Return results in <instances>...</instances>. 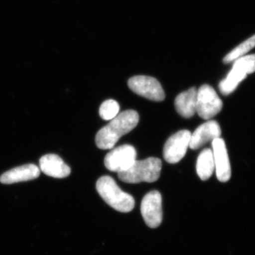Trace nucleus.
<instances>
[{
    "mask_svg": "<svg viewBox=\"0 0 255 255\" xmlns=\"http://www.w3.org/2000/svg\"><path fill=\"white\" fill-rule=\"evenodd\" d=\"M139 115L135 111L127 110L119 114L102 128L96 135V144L102 150L113 148L119 139L137 127Z\"/></svg>",
    "mask_w": 255,
    "mask_h": 255,
    "instance_id": "f257e3e1",
    "label": "nucleus"
},
{
    "mask_svg": "<svg viewBox=\"0 0 255 255\" xmlns=\"http://www.w3.org/2000/svg\"><path fill=\"white\" fill-rule=\"evenodd\" d=\"M101 197L111 207L119 212H130L135 206V200L130 194L124 192L110 176L100 177L96 184Z\"/></svg>",
    "mask_w": 255,
    "mask_h": 255,
    "instance_id": "f03ea898",
    "label": "nucleus"
},
{
    "mask_svg": "<svg viewBox=\"0 0 255 255\" xmlns=\"http://www.w3.org/2000/svg\"><path fill=\"white\" fill-rule=\"evenodd\" d=\"M162 161L157 157H149L143 160H135L130 168L119 172V179L128 184L155 182L159 178Z\"/></svg>",
    "mask_w": 255,
    "mask_h": 255,
    "instance_id": "7ed1b4c3",
    "label": "nucleus"
},
{
    "mask_svg": "<svg viewBox=\"0 0 255 255\" xmlns=\"http://www.w3.org/2000/svg\"><path fill=\"white\" fill-rule=\"evenodd\" d=\"M223 102L214 89L209 85H202L197 91L196 112L201 118L209 120L222 110Z\"/></svg>",
    "mask_w": 255,
    "mask_h": 255,
    "instance_id": "20e7f679",
    "label": "nucleus"
},
{
    "mask_svg": "<svg viewBox=\"0 0 255 255\" xmlns=\"http://www.w3.org/2000/svg\"><path fill=\"white\" fill-rule=\"evenodd\" d=\"M129 88L134 93L146 99L155 102H162L165 95L158 80L152 77L138 75L129 79L128 82Z\"/></svg>",
    "mask_w": 255,
    "mask_h": 255,
    "instance_id": "39448f33",
    "label": "nucleus"
},
{
    "mask_svg": "<svg viewBox=\"0 0 255 255\" xmlns=\"http://www.w3.org/2000/svg\"><path fill=\"white\" fill-rule=\"evenodd\" d=\"M136 150L130 145L119 146L106 155L105 167L112 172H124L136 160Z\"/></svg>",
    "mask_w": 255,
    "mask_h": 255,
    "instance_id": "423d86ee",
    "label": "nucleus"
},
{
    "mask_svg": "<svg viewBox=\"0 0 255 255\" xmlns=\"http://www.w3.org/2000/svg\"><path fill=\"white\" fill-rule=\"evenodd\" d=\"M191 135L189 130H179L167 140L164 146L163 156L168 163H177L185 156Z\"/></svg>",
    "mask_w": 255,
    "mask_h": 255,
    "instance_id": "0eeeda50",
    "label": "nucleus"
},
{
    "mask_svg": "<svg viewBox=\"0 0 255 255\" xmlns=\"http://www.w3.org/2000/svg\"><path fill=\"white\" fill-rule=\"evenodd\" d=\"M140 209L148 227L156 228L160 226L162 221V196L159 191L147 193L142 199Z\"/></svg>",
    "mask_w": 255,
    "mask_h": 255,
    "instance_id": "6e6552de",
    "label": "nucleus"
},
{
    "mask_svg": "<svg viewBox=\"0 0 255 255\" xmlns=\"http://www.w3.org/2000/svg\"><path fill=\"white\" fill-rule=\"evenodd\" d=\"M212 147L218 179L221 182H228L231 177V167L224 140L221 137L215 139L212 141Z\"/></svg>",
    "mask_w": 255,
    "mask_h": 255,
    "instance_id": "1a4fd4ad",
    "label": "nucleus"
},
{
    "mask_svg": "<svg viewBox=\"0 0 255 255\" xmlns=\"http://www.w3.org/2000/svg\"><path fill=\"white\" fill-rule=\"evenodd\" d=\"M221 129L216 121L211 120L201 124L191 135L189 147L198 150L208 142L221 137Z\"/></svg>",
    "mask_w": 255,
    "mask_h": 255,
    "instance_id": "9d476101",
    "label": "nucleus"
},
{
    "mask_svg": "<svg viewBox=\"0 0 255 255\" xmlns=\"http://www.w3.org/2000/svg\"><path fill=\"white\" fill-rule=\"evenodd\" d=\"M40 169L46 175L55 178H65L70 175L71 169L59 156L49 154L43 156L39 161Z\"/></svg>",
    "mask_w": 255,
    "mask_h": 255,
    "instance_id": "9b49d317",
    "label": "nucleus"
},
{
    "mask_svg": "<svg viewBox=\"0 0 255 255\" xmlns=\"http://www.w3.org/2000/svg\"><path fill=\"white\" fill-rule=\"evenodd\" d=\"M40 171L39 167L36 164H24L5 172L0 177V182L2 184H11L32 180L39 177Z\"/></svg>",
    "mask_w": 255,
    "mask_h": 255,
    "instance_id": "f8f14e48",
    "label": "nucleus"
},
{
    "mask_svg": "<svg viewBox=\"0 0 255 255\" xmlns=\"http://www.w3.org/2000/svg\"><path fill=\"white\" fill-rule=\"evenodd\" d=\"M197 90L191 87L187 91L182 92L176 97L174 105L179 115L186 119L194 117L196 112Z\"/></svg>",
    "mask_w": 255,
    "mask_h": 255,
    "instance_id": "ddd939ff",
    "label": "nucleus"
},
{
    "mask_svg": "<svg viewBox=\"0 0 255 255\" xmlns=\"http://www.w3.org/2000/svg\"><path fill=\"white\" fill-rule=\"evenodd\" d=\"M215 170V162L213 150L204 149L199 155L196 162V172L201 180H208Z\"/></svg>",
    "mask_w": 255,
    "mask_h": 255,
    "instance_id": "4468645a",
    "label": "nucleus"
},
{
    "mask_svg": "<svg viewBox=\"0 0 255 255\" xmlns=\"http://www.w3.org/2000/svg\"><path fill=\"white\" fill-rule=\"evenodd\" d=\"M247 75L248 74L243 69L233 65L232 70L228 73V76L220 82V91L223 95H230L236 90Z\"/></svg>",
    "mask_w": 255,
    "mask_h": 255,
    "instance_id": "2eb2a0df",
    "label": "nucleus"
},
{
    "mask_svg": "<svg viewBox=\"0 0 255 255\" xmlns=\"http://www.w3.org/2000/svg\"><path fill=\"white\" fill-rule=\"evenodd\" d=\"M255 47V35L248 38L246 41L243 42L241 45L236 47L229 54L226 55L223 59L225 63H231L235 60L241 58L248 51L253 49Z\"/></svg>",
    "mask_w": 255,
    "mask_h": 255,
    "instance_id": "dca6fc26",
    "label": "nucleus"
},
{
    "mask_svg": "<svg viewBox=\"0 0 255 255\" xmlns=\"http://www.w3.org/2000/svg\"><path fill=\"white\" fill-rule=\"evenodd\" d=\"M120 107L118 102L114 100H109L102 104L99 112L101 118L105 121H111L118 115Z\"/></svg>",
    "mask_w": 255,
    "mask_h": 255,
    "instance_id": "f3484780",
    "label": "nucleus"
},
{
    "mask_svg": "<svg viewBox=\"0 0 255 255\" xmlns=\"http://www.w3.org/2000/svg\"><path fill=\"white\" fill-rule=\"evenodd\" d=\"M234 65L243 69L247 74L255 72V54L241 57L235 60Z\"/></svg>",
    "mask_w": 255,
    "mask_h": 255,
    "instance_id": "a211bd4d",
    "label": "nucleus"
}]
</instances>
